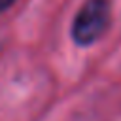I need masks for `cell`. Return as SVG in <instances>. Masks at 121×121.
<instances>
[{"instance_id":"obj_1","label":"cell","mask_w":121,"mask_h":121,"mask_svg":"<svg viewBox=\"0 0 121 121\" xmlns=\"http://www.w3.org/2000/svg\"><path fill=\"white\" fill-rule=\"evenodd\" d=\"M112 19L110 0H87L72 25V38L79 45L95 43L108 28Z\"/></svg>"},{"instance_id":"obj_2","label":"cell","mask_w":121,"mask_h":121,"mask_svg":"<svg viewBox=\"0 0 121 121\" xmlns=\"http://www.w3.org/2000/svg\"><path fill=\"white\" fill-rule=\"evenodd\" d=\"M13 2H15V0H0V13H2V11H6Z\"/></svg>"}]
</instances>
